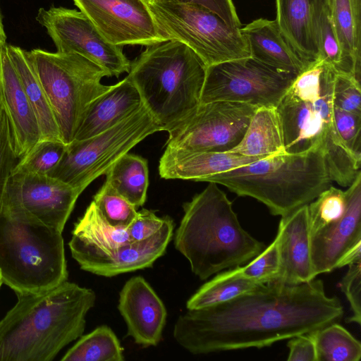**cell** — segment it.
<instances>
[{
    "mask_svg": "<svg viewBox=\"0 0 361 361\" xmlns=\"http://www.w3.org/2000/svg\"><path fill=\"white\" fill-rule=\"evenodd\" d=\"M343 312L321 279L298 284L272 281L228 301L188 310L176 320L173 334L195 355L262 348L338 322Z\"/></svg>",
    "mask_w": 361,
    "mask_h": 361,
    "instance_id": "cell-1",
    "label": "cell"
},
{
    "mask_svg": "<svg viewBox=\"0 0 361 361\" xmlns=\"http://www.w3.org/2000/svg\"><path fill=\"white\" fill-rule=\"evenodd\" d=\"M18 301L0 320V361H51L84 333L90 289L68 282Z\"/></svg>",
    "mask_w": 361,
    "mask_h": 361,
    "instance_id": "cell-2",
    "label": "cell"
},
{
    "mask_svg": "<svg viewBox=\"0 0 361 361\" xmlns=\"http://www.w3.org/2000/svg\"><path fill=\"white\" fill-rule=\"evenodd\" d=\"M335 70L322 60L299 74L276 106L286 153L322 152L332 181L348 187L361 161L343 147L334 119L332 87Z\"/></svg>",
    "mask_w": 361,
    "mask_h": 361,
    "instance_id": "cell-3",
    "label": "cell"
},
{
    "mask_svg": "<svg viewBox=\"0 0 361 361\" xmlns=\"http://www.w3.org/2000/svg\"><path fill=\"white\" fill-rule=\"evenodd\" d=\"M183 208L174 246L201 280L243 266L266 247L241 226L231 202L215 183H209Z\"/></svg>",
    "mask_w": 361,
    "mask_h": 361,
    "instance_id": "cell-4",
    "label": "cell"
},
{
    "mask_svg": "<svg viewBox=\"0 0 361 361\" xmlns=\"http://www.w3.org/2000/svg\"><path fill=\"white\" fill-rule=\"evenodd\" d=\"M207 66L183 43L169 39L147 47L127 78L163 130L169 132L200 104Z\"/></svg>",
    "mask_w": 361,
    "mask_h": 361,
    "instance_id": "cell-5",
    "label": "cell"
},
{
    "mask_svg": "<svg viewBox=\"0 0 361 361\" xmlns=\"http://www.w3.org/2000/svg\"><path fill=\"white\" fill-rule=\"evenodd\" d=\"M208 183L250 197L271 214L286 216L308 204L332 182L319 150L281 153L211 177Z\"/></svg>",
    "mask_w": 361,
    "mask_h": 361,
    "instance_id": "cell-6",
    "label": "cell"
},
{
    "mask_svg": "<svg viewBox=\"0 0 361 361\" xmlns=\"http://www.w3.org/2000/svg\"><path fill=\"white\" fill-rule=\"evenodd\" d=\"M0 273L16 294H37L66 281L62 232L1 214Z\"/></svg>",
    "mask_w": 361,
    "mask_h": 361,
    "instance_id": "cell-7",
    "label": "cell"
},
{
    "mask_svg": "<svg viewBox=\"0 0 361 361\" xmlns=\"http://www.w3.org/2000/svg\"><path fill=\"white\" fill-rule=\"evenodd\" d=\"M66 145L75 137L88 105L108 90L101 81L108 74L99 66L75 53L28 52Z\"/></svg>",
    "mask_w": 361,
    "mask_h": 361,
    "instance_id": "cell-8",
    "label": "cell"
},
{
    "mask_svg": "<svg viewBox=\"0 0 361 361\" xmlns=\"http://www.w3.org/2000/svg\"><path fill=\"white\" fill-rule=\"evenodd\" d=\"M162 130L143 104L114 127L66 145L60 161L49 176L68 184L81 194L133 147L147 136Z\"/></svg>",
    "mask_w": 361,
    "mask_h": 361,
    "instance_id": "cell-9",
    "label": "cell"
},
{
    "mask_svg": "<svg viewBox=\"0 0 361 361\" xmlns=\"http://www.w3.org/2000/svg\"><path fill=\"white\" fill-rule=\"evenodd\" d=\"M147 3L169 39L188 46L207 67L250 57L240 28L230 27L208 9L176 1L147 0Z\"/></svg>",
    "mask_w": 361,
    "mask_h": 361,
    "instance_id": "cell-10",
    "label": "cell"
},
{
    "mask_svg": "<svg viewBox=\"0 0 361 361\" xmlns=\"http://www.w3.org/2000/svg\"><path fill=\"white\" fill-rule=\"evenodd\" d=\"M298 75L251 57L207 67L200 104L228 101L276 107Z\"/></svg>",
    "mask_w": 361,
    "mask_h": 361,
    "instance_id": "cell-11",
    "label": "cell"
},
{
    "mask_svg": "<svg viewBox=\"0 0 361 361\" xmlns=\"http://www.w3.org/2000/svg\"><path fill=\"white\" fill-rule=\"evenodd\" d=\"M257 106L216 101L200 105L169 130L166 148L191 152H228L243 139Z\"/></svg>",
    "mask_w": 361,
    "mask_h": 361,
    "instance_id": "cell-12",
    "label": "cell"
},
{
    "mask_svg": "<svg viewBox=\"0 0 361 361\" xmlns=\"http://www.w3.org/2000/svg\"><path fill=\"white\" fill-rule=\"evenodd\" d=\"M80 195L68 184L47 175L14 173L1 214L63 232Z\"/></svg>",
    "mask_w": 361,
    "mask_h": 361,
    "instance_id": "cell-13",
    "label": "cell"
},
{
    "mask_svg": "<svg viewBox=\"0 0 361 361\" xmlns=\"http://www.w3.org/2000/svg\"><path fill=\"white\" fill-rule=\"evenodd\" d=\"M36 19L46 28L58 52L80 54L102 68L108 77L130 71L131 62L122 47L108 42L82 11L42 8Z\"/></svg>",
    "mask_w": 361,
    "mask_h": 361,
    "instance_id": "cell-14",
    "label": "cell"
},
{
    "mask_svg": "<svg viewBox=\"0 0 361 361\" xmlns=\"http://www.w3.org/2000/svg\"><path fill=\"white\" fill-rule=\"evenodd\" d=\"M110 44L151 46L169 40L147 0H73Z\"/></svg>",
    "mask_w": 361,
    "mask_h": 361,
    "instance_id": "cell-15",
    "label": "cell"
},
{
    "mask_svg": "<svg viewBox=\"0 0 361 361\" xmlns=\"http://www.w3.org/2000/svg\"><path fill=\"white\" fill-rule=\"evenodd\" d=\"M342 216L310 233V256L314 276L361 261V173L345 191Z\"/></svg>",
    "mask_w": 361,
    "mask_h": 361,
    "instance_id": "cell-16",
    "label": "cell"
},
{
    "mask_svg": "<svg viewBox=\"0 0 361 361\" xmlns=\"http://www.w3.org/2000/svg\"><path fill=\"white\" fill-rule=\"evenodd\" d=\"M173 220L165 216L163 226L152 237L131 241L110 252L73 239L70 240L68 246L81 269L111 277L152 267L165 253L173 235Z\"/></svg>",
    "mask_w": 361,
    "mask_h": 361,
    "instance_id": "cell-17",
    "label": "cell"
},
{
    "mask_svg": "<svg viewBox=\"0 0 361 361\" xmlns=\"http://www.w3.org/2000/svg\"><path fill=\"white\" fill-rule=\"evenodd\" d=\"M118 309L127 335L142 347L156 346L161 339L167 312L152 286L140 276L129 279L119 293Z\"/></svg>",
    "mask_w": 361,
    "mask_h": 361,
    "instance_id": "cell-18",
    "label": "cell"
},
{
    "mask_svg": "<svg viewBox=\"0 0 361 361\" xmlns=\"http://www.w3.org/2000/svg\"><path fill=\"white\" fill-rule=\"evenodd\" d=\"M0 93L14 152L20 159L40 140L41 134L36 115L10 59L6 44L1 49Z\"/></svg>",
    "mask_w": 361,
    "mask_h": 361,
    "instance_id": "cell-19",
    "label": "cell"
},
{
    "mask_svg": "<svg viewBox=\"0 0 361 361\" xmlns=\"http://www.w3.org/2000/svg\"><path fill=\"white\" fill-rule=\"evenodd\" d=\"M280 267L274 281L298 284L316 278L310 256L307 204L283 216L276 234Z\"/></svg>",
    "mask_w": 361,
    "mask_h": 361,
    "instance_id": "cell-20",
    "label": "cell"
},
{
    "mask_svg": "<svg viewBox=\"0 0 361 361\" xmlns=\"http://www.w3.org/2000/svg\"><path fill=\"white\" fill-rule=\"evenodd\" d=\"M275 21L289 45L305 62L319 59L318 27L329 0H275Z\"/></svg>",
    "mask_w": 361,
    "mask_h": 361,
    "instance_id": "cell-21",
    "label": "cell"
},
{
    "mask_svg": "<svg viewBox=\"0 0 361 361\" xmlns=\"http://www.w3.org/2000/svg\"><path fill=\"white\" fill-rule=\"evenodd\" d=\"M261 159L230 152H191L166 148L159 160V173L164 179L207 182L215 175Z\"/></svg>",
    "mask_w": 361,
    "mask_h": 361,
    "instance_id": "cell-22",
    "label": "cell"
},
{
    "mask_svg": "<svg viewBox=\"0 0 361 361\" xmlns=\"http://www.w3.org/2000/svg\"><path fill=\"white\" fill-rule=\"evenodd\" d=\"M142 105L138 90L126 76L118 83L110 85L108 90L88 105L74 140L87 139L114 127Z\"/></svg>",
    "mask_w": 361,
    "mask_h": 361,
    "instance_id": "cell-23",
    "label": "cell"
},
{
    "mask_svg": "<svg viewBox=\"0 0 361 361\" xmlns=\"http://www.w3.org/2000/svg\"><path fill=\"white\" fill-rule=\"evenodd\" d=\"M250 57L277 70L298 75L311 63L303 61L282 35L275 20L258 18L244 27Z\"/></svg>",
    "mask_w": 361,
    "mask_h": 361,
    "instance_id": "cell-24",
    "label": "cell"
},
{
    "mask_svg": "<svg viewBox=\"0 0 361 361\" xmlns=\"http://www.w3.org/2000/svg\"><path fill=\"white\" fill-rule=\"evenodd\" d=\"M228 152L262 159L286 153L282 126L276 107L257 108L243 139Z\"/></svg>",
    "mask_w": 361,
    "mask_h": 361,
    "instance_id": "cell-25",
    "label": "cell"
},
{
    "mask_svg": "<svg viewBox=\"0 0 361 361\" xmlns=\"http://www.w3.org/2000/svg\"><path fill=\"white\" fill-rule=\"evenodd\" d=\"M10 59L36 115L40 140L62 141L60 130L46 93L29 57L28 51L7 45Z\"/></svg>",
    "mask_w": 361,
    "mask_h": 361,
    "instance_id": "cell-26",
    "label": "cell"
},
{
    "mask_svg": "<svg viewBox=\"0 0 361 361\" xmlns=\"http://www.w3.org/2000/svg\"><path fill=\"white\" fill-rule=\"evenodd\" d=\"M329 13L346 72L360 81L361 0H329Z\"/></svg>",
    "mask_w": 361,
    "mask_h": 361,
    "instance_id": "cell-27",
    "label": "cell"
},
{
    "mask_svg": "<svg viewBox=\"0 0 361 361\" xmlns=\"http://www.w3.org/2000/svg\"><path fill=\"white\" fill-rule=\"evenodd\" d=\"M148 173L145 159L127 153L107 171L105 182L137 208L142 206L146 200Z\"/></svg>",
    "mask_w": 361,
    "mask_h": 361,
    "instance_id": "cell-28",
    "label": "cell"
},
{
    "mask_svg": "<svg viewBox=\"0 0 361 361\" xmlns=\"http://www.w3.org/2000/svg\"><path fill=\"white\" fill-rule=\"evenodd\" d=\"M263 283L245 277L240 267L228 269L204 283L187 301L186 308H202L228 301Z\"/></svg>",
    "mask_w": 361,
    "mask_h": 361,
    "instance_id": "cell-29",
    "label": "cell"
},
{
    "mask_svg": "<svg viewBox=\"0 0 361 361\" xmlns=\"http://www.w3.org/2000/svg\"><path fill=\"white\" fill-rule=\"evenodd\" d=\"M71 239L110 252L131 242L126 228L111 226L93 201L75 224Z\"/></svg>",
    "mask_w": 361,
    "mask_h": 361,
    "instance_id": "cell-30",
    "label": "cell"
},
{
    "mask_svg": "<svg viewBox=\"0 0 361 361\" xmlns=\"http://www.w3.org/2000/svg\"><path fill=\"white\" fill-rule=\"evenodd\" d=\"M123 348L106 325L97 326L78 341L61 358V361H123Z\"/></svg>",
    "mask_w": 361,
    "mask_h": 361,
    "instance_id": "cell-31",
    "label": "cell"
},
{
    "mask_svg": "<svg viewBox=\"0 0 361 361\" xmlns=\"http://www.w3.org/2000/svg\"><path fill=\"white\" fill-rule=\"evenodd\" d=\"M312 333L317 361H359L361 343L347 329L334 322Z\"/></svg>",
    "mask_w": 361,
    "mask_h": 361,
    "instance_id": "cell-32",
    "label": "cell"
},
{
    "mask_svg": "<svg viewBox=\"0 0 361 361\" xmlns=\"http://www.w3.org/2000/svg\"><path fill=\"white\" fill-rule=\"evenodd\" d=\"M66 145L61 141L40 140L16 164L12 174L47 175L60 161Z\"/></svg>",
    "mask_w": 361,
    "mask_h": 361,
    "instance_id": "cell-33",
    "label": "cell"
},
{
    "mask_svg": "<svg viewBox=\"0 0 361 361\" xmlns=\"http://www.w3.org/2000/svg\"><path fill=\"white\" fill-rule=\"evenodd\" d=\"M346 206L345 192L330 185L307 204L310 233L340 218Z\"/></svg>",
    "mask_w": 361,
    "mask_h": 361,
    "instance_id": "cell-34",
    "label": "cell"
},
{
    "mask_svg": "<svg viewBox=\"0 0 361 361\" xmlns=\"http://www.w3.org/2000/svg\"><path fill=\"white\" fill-rule=\"evenodd\" d=\"M92 201L105 219L116 228H127L137 215L136 207L106 182Z\"/></svg>",
    "mask_w": 361,
    "mask_h": 361,
    "instance_id": "cell-35",
    "label": "cell"
},
{
    "mask_svg": "<svg viewBox=\"0 0 361 361\" xmlns=\"http://www.w3.org/2000/svg\"><path fill=\"white\" fill-rule=\"evenodd\" d=\"M317 44L318 60H322L338 73H347L342 50L331 19L329 8L322 14L319 20Z\"/></svg>",
    "mask_w": 361,
    "mask_h": 361,
    "instance_id": "cell-36",
    "label": "cell"
},
{
    "mask_svg": "<svg viewBox=\"0 0 361 361\" xmlns=\"http://www.w3.org/2000/svg\"><path fill=\"white\" fill-rule=\"evenodd\" d=\"M280 267L278 240L274 241L248 263L240 266V272L259 283L274 281Z\"/></svg>",
    "mask_w": 361,
    "mask_h": 361,
    "instance_id": "cell-37",
    "label": "cell"
},
{
    "mask_svg": "<svg viewBox=\"0 0 361 361\" xmlns=\"http://www.w3.org/2000/svg\"><path fill=\"white\" fill-rule=\"evenodd\" d=\"M10 126L2 103H0V215L1 214L6 188L17 159Z\"/></svg>",
    "mask_w": 361,
    "mask_h": 361,
    "instance_id": "cell-38",
    "label": "cell"
},
{
    "mask_svg": "<svg viewBox=\"0 0 361 361\" xmlns=\"http://www.w3.org/2000/svg\"><path fill=\"white\" fill-rule=\"evenodd\" d=\"M332 101L334 106L338 109L361 114L360 81L350 74L335 71Z\"/></svg>",
    "mask_w": 361,
    "mask_h": 361,
    "instance_id": "cell-39",
    "label": "cell"
},
{
    "mask_svg": "<svg viewBox=\"0 0 361 361\" xmlns=\"http://www.w3.org/2000/svg\"><path fill=\"white\" fill-rule=\"evenodd\" d=\"M334 119L342 145L352 156L361 161V114L343 111L334 106Z\"/></svg>",
    "mask_w": 361,
    "mask_h": 361,
    "instance_id": "cell-40",
    "label": "cell"
},
{
    "mask_svg": "<svg viewBox=\"0 0 361 361\" xmlns=\"http://www.w3.org/2000/svg\"><path fill=\"white\" fill-rule=\"evenodd\" d=\"M340 288L345 294L352 314L348 322L361 324V261L348 265V269L341 283Z\"/></svg>",
    "mask_w": 361,
    "mask_h": 361,
    "instance_id": "cell-41",
    "label": "cell"
},
{
    "mask_svg": "<svg viewBox=\"0 0 361 361\" xmlns=\"http://www.w3.org/2000/svg\"><path fill=\"white\" fill-rule=\"evenodd\" d=\"M165 216L160 218L154 212L142 209L126 230L131 241H141L156 234L164 224Z\"/></svg>",
    "mask_w": 361,
    "mask_h": 361,
    "instance_id": "cell-42",
    "label": "cell"
},
{
    "mask_svg": "<svg viewBox=\"0 0 361 361\" xmlns=\"http://www.w3.org/2000/svg\"><path fill=\"white\" fill-rule=\"evenodd\" d=\"M155 1H176L202 6L219 16L228 25L240 28L241 23L233 0H153Z\"/></svg>",
    "mask_w": 361,
    "mask_h": 361,
    "instance_id": "cell-43",
    "label": "cell"
},
{
    "mask_svg": "<svg viewBox=\"0 0 361 361\" xmlns=\"http://www.w3.org/2000/svg\"><path fill=\"white\" fill-rule=\"evenodd\" d=\"M288 361H317V351L312 333L303 334L290 338L287 345Z\"/></svg>",
    "mask_w": 361,
    "mask_h": 361,
    "instance_id": "cell-44",
    "label": "cell"
},
{
    "mask_svg": "<svg viewBox=\"0 0 361 361\" xmlns=\"http://www.w3.org/2000/svg\"><path fill=\"white\" fill-rule=\"evenodd\" d=\"M6 35L2 25L1 18L0 15V47L6 44Z\"/></svg>",
    "mask_w": 361,
    "mask_h": 361,
    "instance_id": "cell-45",
    "label": "cell"
},
{
    "mask_svg": "<svg viewBox=\"0 0 361 361\" xmlns=\"http://www.w3.org/2000/svg\"><path fill=\"white\" fill-rule=\"evenodd\" d=\"M5 45V44H4ZM4 46V45H3ZM1 47H0V64H1ZM1 102V93H0V103Z\"/></svg>",
    "mask_w": 361,
    "mask_h": 361,
    "instance_id": "cell-46",
    "label": "cell"
},
{
    "mask_svg": "<svg viewBox=\"0 0 361 361\" xmlns=\"http://www.w3.org/2000/svg\"><path fill=\"white\" fill-rule=\"evenodd\" d=\"M2 284H3V281H2L1 276V273H0V287L1 286Z\"/></svg>",
    "mask_w": 361,
    "mask_h": 361,
    "instance_id": "cell-47",
    "label": "cell"
}]
</instances>
